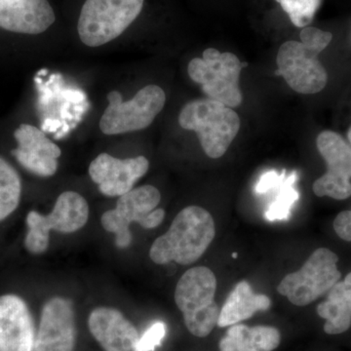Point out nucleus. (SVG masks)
I'll list each match as a JSON object with an SVG mask.
<instances>
[{
  "label": "nucleus",
  "mask_w": 351,
  "mask_h": 351,
  "mask_svg": "<svg viewBox=\"0 0 351 351\" xmlns=\"http://www.w3.org/2000/svg\"><path fill=\"white\" fill-rule=\"evenodd\" d=\"M216 235L212 215L204 208L189 206L176 216L169 230L152 245L149 258L157 265H188L202 257Z\"/></svg>",
  "instance_id": "f257e3e1"
},
{
  "label": "nucleus",
  "mask_w": 351,
  "mask_h": 351,
  "mask_svg": "<svg viewBox=\"0 0 351 351\" xmlns=\"http://www.w3.org/2000/svg\"><path fill=\"white\" fill-rule=\"evenodd\" d=\"M179 124L195 131L203 151L210 158L226 154L240 129L239 114L221 101L199 99L186 104L179 115Z\"/></svg>",
  "instance_id": "f03ea898"
},
{
  "label": "nucleus",
  "mask_w": 351,
  "mask_h": 351,
  "mask_svg": "<svg viewBox=\"0 0 351 351\" xmlns=\"http://www.w3.org/2000/svg\"><path fill=\"white\" fill-rule=\"evenodd\" d=\"M217 278L206 267L184 272L178 281L175 302L184 315V324L197 338L209 336L218 325L219 309L215 301Z\"/></svg>",
  "instance_id": "7ed1b4c3"
},
{
  "label": "nucleus",
  "mask_w": 351,
  "mask_h": 351,
  "mask_svg": "<svg viewBox=\"0 0 351 351\" xmlns=\"http://www.w3.org/2000/svg\"><path fill=\"white\" fill-rule=\"evenodd\" d=\"M145 0H86L77 32L85 45L99 47L119 38L142 12Z\"/></svg>",
  "instance_id": "20e7f679"
},
{
  "label": "nucleus",
  "mask_w": 351,
  "mask_h": 351,
  "mask_svg": "<svg viewBox=\"0 0 351 351\" xmlns=\"http://www.w3.org/2000/svg\"><path fill=\"white\" fill-rule=\"evenodd\" d=\"M243 63L230 52L221 53L214 48L203 52L189 64V77L201 85L203 92L212 100L230 108L241 105L243 96L239 88V76Z\"/></svg>",
  "instance_id": "39448f33"
},
{
  "label": "nucleus",
  "mask_w": 351,
  "mask_h": 351,
  "mask_svg": "<svg viewBox=\"0 0 351 351\" xmlns=\"http://www.w3.org/2000/svg\"><path fill=\"white\" fill-rule=\"evenodd\" d=\"M161 195L156 186H143L133 189L126 195L120 196L117 207L105 212L101 223L108 232L115 234V243L119 248L130 246L132 223H140L145 230H152L162 223L165 211L156 209Z\"/></svg>",
  "instance_id": "423d86ee"
},
{
  "label": "nucleus",
  "mask_w": 351,
  "mask_h": 351,
  "mask_svg": "<svg viewBox=\"0 0 351 351\" xmlns=\"http://www.w3.org/2000/svg\"><path fill=\"white\" fill-rule=\"evenodd\" d=\"M88 218L89 206L85 198L75 191H66L59 195L50 214L43 216L36 211L27 214L25 249L34 255L43 254L49 247L51 230L75 232L86 225Z\"/></svg>",
  "instance_id": "0eeeda50"
},
{
  "label": "nucleus",
  "mask_w": 351,
  "mask_h": 351,
  "mask_svg": "<svg viewBox=\"0 0 351 351\" xmlns=\"http://www.w3.org/2000/svg\"><path fill=\"white\" fill-rule=\"evenodd\" d=\"M108 107L100 120V129L106 135H119L143 130L151 125L163 110L166 96L162 88L147 85L130 101H122L119 92L108 96Z\"/></svg>",
  "instance_id": "6e6552de"
},
{
  "label": "nucleus",
  "mask_w": 351,
  "mask_h": 351,
  "mask_svg": "<svg viewBox=\"0 0 351 351\" xmlns=\"http://www.w3.org/2000/svg\"><path fill=\"white\" fill-rule=\"evenodd\" d=\"M338 261V256L329 249H317L301 269L284 277L277 291L295 306H308L339 282L341 274Z\"/></svg>",
  "instance_id": "1a4fd4ad"
},
{
  "label": "nucleus",
  "mask_w": 351,
  "mask_h": 351,
  "mask_svg": "<svg viewBox=\"0 0 351 351\" xmlns=\"http://www.w3.org/2000/svg\"><path fill=\"white\" fill-rule=\"evenodd\" d=\"M316 145L328 169L314 182V193L318 197L348 199L351 196V145L339 134L330 130L321 132Z\"/></svg>",
  "instance_id": "9d476101"
},
{
  "label": "nucleus",
  "mask_w": 351,
  "mask_h": 351,
  "mask_svg": "<svg viewBox=\"0 0 351 351\" xmlns=\"http://www.w3.org/2000/svg\"><path fill=\"white\" fill-rule=\"evenodd\" d=\"M319 53L298 41H287L277 54L278 69L276 75L283 76L289 86L301 94L319 93L326 86V69L318 60Z\"/></svg>",
  "instance_id": "9b49d317"
},
{
  "label": "nucleus",
  "mask_w": 351,
  "mask_h": 351,
  "mask_svg": "<svg viewBox=\"0 0 351 351\" xmlns=\"http://www.w3.org/2000/svg\"><path fill=\"white\" fill-rule=\"evenodd\" d=\"M75 343L73 302L62 297L51 298L41 311L34 351H73Z\"/></svg>",
  "instance_id": "f8f14e48"
},
{
  "label": "nucleus",
  "mask_w": 351,
  "mask_h": 351,
  "mask_svg": "<svg viewBox=\"0 0 351 351\" xmlns=\"http://www.w3.org/2000/svg\"><path fill=\"white\" fill-rule=\"evenodd\" d=\"M149 168V160L145 156L119 159L101 154L90 164L89 175L104 195L120 197L133 189Z\"/></svg>",
  "instance_id": "ddd939ff"
},
{
  "label": "nucleus",
  "mask_w": 351,
  "mask_h": 351,
  "mask_svg": "<svg viewBox=\"0 0 351 351\" xmlns=\"http://www.w3.org/2000/svg\"><path fill=\"white\" fill-rule=\"evenodd\" d=\"M36 337L27 302L17 295H0V351H34Z\"/></svg>",
  "instance_id": "4468645a"
},
{
  "label": "nucleus",
  "mask_w": 351,
  "mask_h": 351,
  "mask_svg": "<svg viewBox=\"0 0 351 351\" xmlns=\"http://www.w3.org/2000/svg\"><path fill=\"white\" fill-rule=\"evenodd\" d=\"M14 138L18 147L12 154L25 170L39 177L56 174L61 149L43 131L29 124H21L14 132Z\"/></svg>",
  "instance_id": "2eb2a0df"
},
{
  "label": "nucleus",
  "mask_w": 351,
  "mask_h": 351,
  "mask_svg": "<svg viewBox=\"0 0 351 351\" xmlns=\"http://www.w3.org/2000/svg\"><path fill=\"white\" fill-rule=\"evenodd\" d=\"M88 327L105 351H141L138 330L117 309L97 307L90 313Z\"/></svg>",
  "instance_id": "dca6fc26"
},
{
  "label": "nucleus",
  "mask_w": 351,
  "mask_h": 351,
  "mask_svg": "<svg viewBox=\"0 0 351 351\" xmlns=\"http://www.w3.org/2000/svg\"><path fill=\"white\" fill-rule=\"evenodd\" d=\"M47 0H0V27L16 34H39L54 24Z\"/></svg>",
  "instance_id": "f3484780"
},
{
  "label": "nucleus",
  "mask_w": 351,
  "mask_h": 351,
  "mask_svg": "<svg viewBox=\"0 0 351 351\" xmlns=\"http://www.w3.org/2000/svg\"><path fill=\"white\" fill-rule=\"evenodd\" d=\"M271 301L267 295L255 294L250 284L240 281L219 311L218 326L230 327L239 324L241 321L249 319L258 311H267Z\"/></svg>",
  "instance_id": "a211bd4d"
},
{
  "label": "nucleus",
  "mask_w": 351,
  "mask_h": 351,
  "mask_svg": "<svg viewBox=\"0 0 351 351\" xmlns=\"http://www.w3.org/2000/svg\"><path fill=\"white\" fill-rule=\"evenodd\" d=\"M280 341V332L276 328L235 324L228 328L219 348L221 351H274Z\"/></svg>",
  "instance_id": "6ab92c4d"
},
{
  "label": "nucleus",
  "mask_w": 351,
  "mask_h": 351,
  "mask_svg": "<svg viewBox=\"0 0 351 351\" xmlns=\"http://www.w3.org/2000/svg\"><path fill=\"white\" fill-rule=\"evenodd\" d=\"M317 313L326 320L324 331L329 335L343 334L351 326V272L345 280L335 284L327 300L317 306Z\"/></svg>",
  "instance_id": "aec40b11"
},
{
  "label": "nucleus",
  "mask_w": 351,
  "mask_h": 351,
  "mask_svg": "<svg viewBox=\"0 0 351 351\" xmlns=\"http://www.w3.org/2000/svg\"><path fill=\"white\" fill-rule=\"evenodd\" d=\"M22 182L15 168L0 156V223L19 206Z\"/></svg>",
  "instance_id": "412c9836"
},
{
  "label": "nucleus",
  "mask_w": 351,
  "mask_h": 351,
  "mask_svg": "<svg viewBox=\"0 0 351 351\" xmlns=\"http://www.w3.org/2000/svg\"><path fill=\"white\" fill-rule=\"evenodd\" d=\"M297 179V172L294 171L292 174L285 177L280 186H277L276 199L272 201L265 213L269 221H283L289 218L293 205L299 199V193L294 188Z\"/></svg>",
  "instance_id": "4be33fe9"
},
{
  "label": "nucleus",
  "mask_w": 351,
  "mask_h": 351,
  "mask_svg": "<svg viewBox=\"0 0 351 351\" xmlns=\"http://www.w3.org/2000/svg\"><path fill=\"white\" fill-rule=\"evenodd\" d=\"M288 14L293 24L306 27L313 22L322 0H276Z\"/></svg>",
  "instance_id": "5701e85b"
},
{
  "label": "nucleus",
  "mask_w": 351,
  "mask_h": 351,
  "mask_svg": "<svg viewBox=\"0 0 351 351\" xmlns=\"http://www.w3.org/2000/svg\"><path fill=\"white\" fill-rule=\"evenodd\" d=\"M332 38L331 32L321 31L316 27H304L301 32L302 43L319 54L329 45Z\"/></svg>",
  "instance_id": "b1692460"
},
{
  "label": "nucleus",
  "mask_w": 351,
  "mask_h": 351,
  "mask_svg": "<svg viewBox=\"0 0 351 351\" xmlns=\"http://www.w3.org/2000/svg\"><path fill=\"white\" fill-rule=\"evenodd\" d=\"M165 334L166 325L163 322L154 323L140 338L141 351L156 350L161 345Z\"/></svg>",
  "instance_id": "393cba45"
},
{
  "label": "nucleus",
  "mask_w": 351,
  "mask_h": 351,
  "mask_svg": "<svg viewBox=\"0 0 351 351\" xmlns=\"http://www.w3.org/2000/svg\"><path fill=\"white\" fill-rule=\"evenodd\" d=\"M285 177V171H283L282 174H278L276 170L269 171L260 178V181L256 186V191L258 195L269 193L271 189H277V186H280Z\"/></svg>",
  "instance_id": "a878e982"
},
{
  "label": "nucleus",
  "mask_w": 351,
  "mask_h": 351,
  "mask_svg": "<svg viewBox=\"0 0 351 351\" xmlns=\"http://www.w3.org/2000/svg\"><path fill=\"white\" fill-rule=\"evenodd\" d=\"M334 230L339 237L351 241V209L341 212L334 221Z\"/></svg>",
  "instance_id": "bb28decb"
},
{
  "label": "nucleus",
  "mask_w": 351,
  "mask_h": 351,
  "mask_svg": "<svg viewBox=\"0 0 351 351\" xmlns=\"http://www.w3.org/2000/svg\"><path fill=\"white\" fill-rule=\"evenodd\" d=\"M348 142H350V144L351 145V127L350 128V130H348Z\"/></svg>",
  "instance_id": "cd10ccee"
},
{
  "label": "nucleus",
  "mask_w": 351,
  "mask_h": 351,
  "mask_svg": "<svg viewBox=\"0 0 351 351\" xmlns=\"http://www.w3.org/2000/svg\"><path fill=\"white\" fill-rule=\"evenodd\" d=\"M232 257L234 258H237V253H233L232 254Z\"/></svg>",
  "instance_id": "c85d7f7f"
}]
</instances>
